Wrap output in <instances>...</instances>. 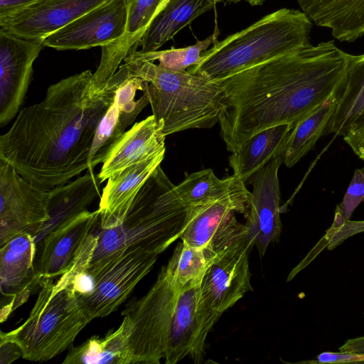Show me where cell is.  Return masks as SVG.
Returning <instances> with one entry per match:
<instances>
[{"label": "cell", "instance_id": "83f0119b", "mask_svg": "<svg viewBox=\"0 0 364 364\" xmlns=\"http://www.w3.org/2000/svg\"><path fill=\"white\" fill-rule=\"evenodd\" d=\"M335 93L328 100L301 119L291 129L284 152V164L295 165L324 135L335 107Z\"/></svg>", "mask_w": 364, "mask_h": 364}, {"label": "cell", "instance_id": "836d02e7", "mask_svg": "<svg viewBox=\"0 0 364 364\" xmlns=\"http://www.w3.org/2000/svg\"><path fill=\"white\" fill-rule=\"evenodd\" d=\"M301 363L311 364L364 363V353L323 352L315 360Z\"/></svg>", "mask_w": 364, "mask_h": 364}, {"label": "cell", "instance_id": "74e56055", "mask_svg": "<svg viewBox=\"0 0 364 364\" xmlns=\"http://www.w3.org/2000/svg\"><path fill=\"white\" fill-rule=\"evenodd\" d=\"M339 351L364 353V336L348 339L339 348Z\"/></svg>", "mask_w": 364, "mask_h": 364}, {"label": "cell", "instance_id": "2e32d148", "mask_svg": "<svg viewBox=\"0 0 364 364\" xmlns=\"http://www.w3.org/2000/svg\"><path fill=\"white\" fill-rule=\"evenodd\" d=\"M282 163L284 155L272 158L250 181L253 191L245 225L261 257L271 242H279L282 232L278 171Z\"/></svg>", "mask_w": 364, "mask_h": 364}, {"label": "cell", "instance_id": "5bb4252c", "mask_svg": "<svg viewBox=\"0 0 364 364\" xmlns=\"http://www.w3.org/2000/svg\"><path fill=\"white\" fill-rule=\"evenodd\" d=\"M43 42L0 29V127L14 119L28 91Z\"/></svg>", "mask_w": 364, "mask_h": 364}, {"label": "cell", "instance_id": "52a82bcc", "mask_svg": "<svg viewBox=\"0 0 364 364\" xmlns=\"http://www.w3.org/2000/svg\"><path fill=\"white\" fill-rule=\"evenodd\" d=\"M180 291L165 265L149 291L127 305L119 327L126 347L127 364H159L164 358Z\"/></svg>", "mask_w": 364, "mask_h": 364}, {"label": "cell", "instance_id": "ac0fdd59", "mask_svg": "<svg viewBox=\"0 0 364 364\" xmlns=\"http://www.w3.org/2000/svg\"><path fill=\"white\" fill-rule=\"evenodd\" d=\"M109 0H37L0 18V29L18 37L43 42L72 21Z\"/></svg>", "mask_w": 364, "mask_h": 364}, {"label": "cell", "instance_id": "d590c367", "mask_svg": "<svg viewBox=\"0 0 364 364\" xmlns=\"http://www.w3.org/2000/svg\"><path fill=\"white\" fill-rule=\"evenodd\" d=\"M343 140L358 158L364 160V129L343 136Z\"/></svg>", "mask_w": 364, "mask_h": 364}, {"label": "cell", "instance_id": "277c9868", "mask_svg": "<svg viewBox=\"0 0 364 364\" xmlns=\"http://www.w3.org/2000/svg\"><path fill=\"white\" fill-rule=\"evenodd\" d=\"M312 28V21L302 11L280 9L223 41H217L186 71L219 82L311 44Z\"/></svg>", "mask_w": 364, "mask_h": 364}, {"label": "cell", "instance_id": "d6a6232c", "mask_svg": "<svg viewBox=\"0 0 364 364\" xmlns=\"http://www.w3.org/2000/svg\"><path fill=\"white\" fill-rule=\"evenodd\" d=\"M364 199V167L355 171L343 200L335 215L349 220L355 208Z\"/></svg>", "mask_w": 364, "mask_h": 364}, {"label": "cell", "instance_id": "ab89813d", "mask_svg": "<svg viewBox=\"0 0 364 364\" xmlns=\"http://www.w3.org/2000/svg\"><path fill=\"white\" fill-rule=\"evenodd\" d=\"M296 1H297L298 4H299V6H301L309 3L310 1H312L314 0H296Z\"/></svg>", "mask_w": 364, "mask_h": 364}, {"label": "cell", "instance_id": "30bf717a", "mask_svg": "<svg viewBox=\"0 0 364 364\" xmlns=\"http://www.w3.org/2000/svg\"><path fill=\"white\" fill-rule=\"evenodd\" d=\"M221 315L204 301L200 284L181 290L169 326L165 363L175 364L186 357L202 363L207 336Z\"/></svg>", "mask_w": 364, "mask_h": 364}, {"label": "cell", "instance_id": "4fadbf2b", "mask_svg": "<svg viewBox=\"0 0 364 364\" xmlns=\"http://www.w3.org/2000/svg\"><path fill=\"white\" fill-rule=\"evenodd\" d=\"M127 18V0H109L52 33L43 44L58 50L102 48L124 35Z\"/></svg>", "mask_w": 364, "mask_h": 364}, {"label": "cell", "instance_id": "603a6c76", "mask_svg": "<svg viewBox=\"0 0 364 364\" xmlns=\"http://www.w3.org/2000/svg\"><path fill=\"white\" fill-rule=\"evenodd\" d=\"M325 134L345 136L364 129V53L347 55L346 74L335 92Z\"/></svg>", "mask_w": 364, "mask_h": 364}, {"label": "cell", "instance_id": "44dd1931", "mask_svg": "<svg viewBox=\"0 0 364 364\" xmlns=\"http://www.w3.org/2000/svg\"><path fill=\"white\" fill-rule=\"evenodd\" d=\"M165 138L151 114L135 123L108 151L98 173L102 182L124 168L165 151Z\"/></svg>", "mask_w": 364, "mask_h": 364}, {"label": "cell", "instance_id": "ffe728a7", "mask_svg": "<svg viewBox=\"0 0 364 364\" xmlns=\"http://www.w3.org/2000/svg\"><path fill=\"white\" fill-rule=\"evenodd\" d=\"M167 0H127V18L124 35L102 47L100 62L90 83L92 95L100 93L120 63L139 45L153 18Z\"/></svg>", "mask_w": 364, "mask_h": 364}, {"label": "cell", "instance_id": "8992f818", "mask_svg": "<svg viewBox=\"0 0 364 364\" xmlns=\"http://www.w3.org/2000/svg\"><path fill=\"white\" fill-rule=\"evenodd\" d=\"M73 276L70 269L56 281L43 280L27 320L15 330L1 333V338L18 344L23 358L52 359L72 345L92 321L74 289Z\"/></svg>", "mask_w": 364, "mask_h": 364}, {"label": "cell", "instance_id": "8fae6325", "mask_svg": "<svg viewBox=\"0 0 364 364\" xmlns=\"http://www.w3.org/2000/svg\"><path fill=\"white\" fill-rule=\"evenodd\" d=\"M158 255L143 250L131 251L106 264L93 278L92 291L87 295L77 294L91 319L115 311L151 270Z\"/></svg>", "mask_w": 364, "mask_h": 364}, {"label": "cell", "instance_id": "5b68a950", "mask_svg": "<svg viewBox=\"0 0 364 364\" xmlns=\"http://www.w3.org/2000/svg\"><path fill=\"white\" fill-rule=\"evenodd\" d=\"M124 61L131 73L148 82L145 91L152 115L166 136L211 128L219 122L224 92L218 82L187 71L168 70L152 62Z\"/></svg>", "mask_w": 364, "mask_h": 364}, {"label": "cell", "instance_id": "8d00e7d4", "mask_svg": "<svg viewBox=\"0 0 364 364\" xmlns=\"http://www.w3.org/2000/svg\"><path fill=\"white\" fill-rule=\"evenodd\" d=\"M37 0H0V18L12 14Z\"/></svg>", "mask_w": 364, "mask_h": 364}, {"label": "cell", "instance_id": "d6986e66", "mask_svg": "<svg viewBox=\"0 0 364 364\" xmlns=\"http://www.w3.org/2000/svg\"><path fill=\"white\" fill-rule=\"evenodd\" d=\"M99 220L98 210H87L52 230L36 245L35 271L39 287L43 280L58 278L68 270Z\"/></svg>", "mask_w": 364, "mask_h": 364}, {"label": "cell", "instance_id": "e575fe53", "mask_svg": "<svg viewBox=\"0 0 364 364\" xmlns=\"http://www.w3.org/2000/svg\"><path fill=\"white\" fill-rule=\"evenodd\" d=\"M0 344V363H10L20 357H22V352L20 347L15 342L1 338Z\"/></svg>", "mask_w": 364, "mask_h": 364}, {"label": "cell", "instance_id": "4316f807", "mask_svg": "<svg viewBox=\"0 0 364 364\" xmlns=\"http://www.w3.org/2000/svg\"><path fill=\"white\" fill-rule=\"evenodd\" d=\"M222 0H167L151 21L139 45L141 52L157 50L183 27Z\"/></svg>", "mask_w": 364, "mask_h": 364}, {"label": "cell", "instance_id": "1f68e13d", "mask_svg": "<svg viewBox=\"0 0 364 364\" xmlns=\"http://www.w3.org/2000/svg\"><path fill=\"white\" fill-rule=\"evenodd\" d=\"M218 32L215 31L205 40L198 41L196 44L183 48H171L152 52L135 50L130 53L124 60L152 63L158 60V65L164 69L175 72H184L198 63L201 53L218 41Z\"/></svg>", "mask_w": 364, "mask_h": 364}, {"label": "cell", "instance_id": "f1b7e54d", "mask_svg": "<svg viewBox=\"0 0 364 364\" xmlns=\"http://www.w3.org/2000/svg\"><path fill=\"white\" fill-rule=\"evenodd\" d=\"M215 255L208 248L193 247L181 241L176 247L166 267L181 291L201 284Z\"/></svg>", "mask_w": 364, "mask_h": 364}, {"label": "cell", "instance_id": "e0dca14e", "mask_svg": "<svg viewBox=\"0 0 364 364\" xmlns=\"http://www.w3.org/2000/svg\"><path fill=\"white\" fill-rule=\"evenodd\" d=\"M37 247L33 236L21 232L0 246L1 322L26 302L38 287L35 260Z\"/></svg>", "mask_w": 364, "mask_h": 364}, {"label": "cell", "instance_id": "d4e9b609", "mask_svg": "<svg viewBox=\"0 0 364 364\" xmlns=\"http://www.w3.org/2000/svg\"><path fill=\"white\" fill-rule=\"evenodd\" d=\"M294 126L283 124L264 129L247 139L229 158L233 175L250 183L255 173L272 158L284 155Z\"/></svg>", "mask_w": 364, "mask_h": 364}, {"label": "cell", "instance_id": "f546056e", "mask_svg": "<svg viewBox=\"0 0 364 364\" xmlns=\"http://www.w3.org/2000/svg\"><path fill=\"white\" fill-rule=\"evenodd\" d=\"M63 363L127 364L126 348L119 328L103 338L92 336L72 348Z\"/></svg>", "mask_w": 364, "mask_h": 364}, {"label": "cell", "instance_id": "4dcf8cb0", "mask_svg": "<svg viewBox=\"0 0 364 364\" xmlns=\"http://www.w3.org/2000/svg\"><path fill=\"white\" fill-rule=\"evenodd\" d=\"M240 181L233 174L220 179L208 168L188 176L175 186V192L181 203L188 208L225 193Z\"/></svg>", "mask_w": 364, "mask_h": 364}, {"label": "cell", "instance_id": "9a60e30c", "mask_svg": "<svg viewBox=\"0 0 364 364\" xmlns=\"http://www.w3.org/2000/svg\"><path fill=\"white\" fill-rule=\"evenodd\" d=\"M121 82L113 102L102 117L95 133L88 160V170L103 163L108 151L149 104L145 91L148 82L134 75L124 63Z\"/></svg>", "mask_w": 364, "mask_h": 364}, {"label": "cell", "instance_id": "cb8c5ba5", "mask_svg": "<svg viewBox=\"0 0 364 364\" xmlns=\"http://www.w3.org/2000/svg\"><path fill=\"white\" fill-rule=\"evenodd\" d=\"M102 181L98 174L87 170L75 180L49 190V220L32 235L36 245L52 230L87 210L100 196Z\"/></svg>", "mask_w": 364, "mask_h": 364}, {"label": "cell", "instance_id": "484cf974", "mask_svg": "<svg viewBox=\"0 0 364 364\" xmlns=\"http://www.w3.org/2000/svg\"><path fill=\"white\" fill-rule=\"evenodd\" d=\"M300 8L340 42L352 43L364 35V0H314Z\"/></svg>", "mask_w": 364, "mask_h": 364}, {"label": "cell", "instance_id": "7a4b0ae2", "mask_svg": "<svg viewBox=\"0 0 364 364\" xmlns=\"http://www.w3.org/2000/svg\"><path fill=\"white\" fill-rule=\"evenodd\" d=\"M347 55L334 41H322L219 81L224 99L218 122L227 149L237 151L268 127H294L334 95L346 74Z\"/></svg>", "mask_w": 364, "mask_h": 364}, {"label": "cell", "instance_id": "f35d334b", "mask_svg": "<svg viewBox=\"0 0 364 364\" xmlns=\"http://www.w3.org/2000/svg\"><path fill=\"white\" fill-rule=\"evenodd\" d=\"M230 1L237 2L240 0H229ZM251 6H260L262 5L265 0H245Z\"/></svg>", "mask_w": 364, "mask_h": 364}, {"label": "cell", "instance_id": "ba28073f", "mask_svg": "<svg viewBox=\"0 0 364 364\" xmlns=\"http://www.w3.org/2000/svg\"><path fill=\"white\" fill-rule=\"evenodd\" d=\"M251 200L252 193L240 181L225 193L189 206L180 239L189 245L218 252L247 232L235 213L246 218Z\"/></svg>", "mask_w": 364, "mask_h": 364}, {"label": "cell", "instance_id": "7402d4cb", "mask_svg": "<svg viewBox=\"0 0 364 364\" xmlns=\"http://www.w3.org/2000/svg\"><path fill=\"white\" fill-rule=\"evenodd\" d=\"M165 151L132 165L111 176L102 189L99 203L98 227L105 228L121 221L127 215L139 190L161 165Z\"/></svg>", "mask_w": 364, "mask_h": 364}, {"label": "cell", "instance_id": "6da1fadb", "mask_svg": "<svg viewBox=\"0 0 364 364\" xmlns=\"http://www.w3.org/2000/svg\"><path fill=\"white\" fill-rule=\"evenodd\" d=\"M87 70L51 85L40 102L22 109L0 136V160L29 182L50 190L89 168L97 126L121 82L119 67L102 91L92 95Z\"/></svg>", "mask_w": 364, "mask_h": 364}, {"label": "cell", "instance_id": "7c38bea8", "mask_svg": "<svg viewBox=\"0 0 364 364\" xmlns=\"http://www.w3.org/2000/svg\"><path fill=\"white\" fill-rule=\"evenodd\" d=\"M254 245L247 232L219 251L200 284L201 295L213 309L222 314L249 291L251 274L249 254Z\"/></svg>", "mask_w": 364, "mask_h": 364}, {"label": "cell", "instance_id": "3957f363", "mask_svg": "<svg viewBox=\"0 0 364 364\" xmlns=\"http://www.w3.org/2000/svg\"><path fill=\"white\" fill-rule=\"evenodd\" d=\"M175 186L160 165L121 221L105 228L97 224L86 272L93 277L112 260L131 251L159 255L180 238L188 208L178 199Z\"/></svg>", "mask_w": 364, "mask_h": 364}, {"label": "cell", "instance_id": "9c48e42d", "mask_svg": "<svg viewBox=\"0 0 364 364\" xmlns=\"http://www.w3.org/2000/svg\"><path fill=\"white\" fill-rule=\"evenodd\" d=\"M49 190L33 185L0 160V246L16 235H33L49 218Z\"/></svg>", "mask_w": 364, "mask_h": 364}]
</instances>
